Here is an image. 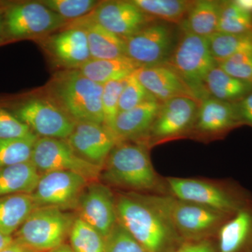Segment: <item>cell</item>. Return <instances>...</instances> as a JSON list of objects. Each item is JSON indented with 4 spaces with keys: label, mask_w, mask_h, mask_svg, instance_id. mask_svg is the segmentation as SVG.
<instances>
[{
    "label": "cell",
    "mask_w": 252,
    "mask_h": 252,
    "mask_svg": "<svg viewBox=\"0 0 252 252\" xmlns=\"http://www.w3.org/2000/svg\"><path fill=\"white\" fill-rule=\"evenodd\" d=\"M68 237L74 252H105V239L79 217L74 219Z\"/></svg>",
    "instance_id": "cell-30"
},
{
    "label": "cell",
    "mask_w": 252,
    "mask_h": 252,
    "mask_svg": "<svg viewBox=\"0 0 252 252\" xmlns=\"http://www.w3.org/2000/svg\"><path fill=\"white\" fill-rule=\"evenodd\" d=\"M0 252H38L34 251L32 249L30 248L27 245H25L14 239L12 243H10L7 246L1 249Z\"/></svg>",
    "instance_id": "cell-41"
},
{
    "label": "cell",
    "mask_w": 252,
    "mask_h": 252,
    "mask_svg": "<svg viewBox=\"0 0 252 252\" xmlns=\"http://www.w3.org/2000/svg\"><path fill=\"white\" fill-rule=\"evenodd\" d=\"M4 8L5 43L36 41L62 30L69 23L39 1H1Z\"/></svg>",
    "instance_id": "cell-7"
},
{
    "label": "cell",
    "mask_w": 252,
    "mask_h": 252,
    "mask_svg": "<svg viewBox=\"0 0 252 252\" xmlns=\"http://www.w3.org/2000/svg\"><path fill=\"white\" fill-rule=\"evenodd\" d=\"M39 1L69 22L90 14L100 2L96 0H41Z\"/></svg>",
    "instance_id": "cell-33"
},
{
    "label": "cell",
    "mask_w": 252,
    "mask_h": 252,
    "mask_svg": "<svg viewBox=\"0 0 252 252\" xmlns=\"http://www.w3.org/2000/svg\"><path fill=\"white\" fill-rule=\"evenodd\" d=\"M74 219L59 207H36L14 238L34 251L49 252L64 244Z\"/></svg>",
    "instance_id": "cell-9"
},
{
    "label": "cell",
    "mask_w": 252,
    "mask_h": 252,
    "mask_svg": "<svg viewBox=\"0 0 252 252\" xmlns=\"http://www.w3.org/2000/svg\"><path fill=\"white\" fill-rule=\"evenodd\" d=\"M85 17L123 39L138 32L155 18L142 11L132 1H100Z\"/></svg>",
    "instance_id": "cell-15"
},
{
    "label": "cell",
    "mask_w": 252,
    "mask_h": 252,
    "mask_svg": "<svg viewBox=\"0 0 252 252\" xmlns=\"http://www.w3.org/2000/svg\"><path fill=\"white\" fill-rule=\"evenodd\" d=\"M33 133L7 109L0 105V139L21 138Z\"/></svg>",
    "instance_id": "cell-38"
},
{
    "label": "cell",
    "mask_w": 252,
    "mask_h": 252,
    "mask_svg": "<svg viewBox=\"0 0 252 252\" xmlns=\"http://www.w3.org/2000/svg\"><path fill=\"white\" fill-rule=\"evenodd\" d=\"M36 207L31 194L0 197V231L14 235Z\"/></svg>",
    "instance_id": "cell-27"
},
{
    "label": "cell",
    "mask_w": 252,
    "mask_h": 252,
    "mask_svg": "<svg viewBox=\"0 0 252 252\" xmlns=\"http://www.w3.org/2000/svg\"><path fill=\"white\" fill-rule=\"evenodd\" d=\"M14 235H10L0 231V250L14 241Z\"/></svg>",
    "instance_id": "cell-43"
},
{
    "label": "cell",
    "mask_w": 252,
    "mask_h": 252,
    "mask_svg": "<svg viewBox=\"0 0 252 252\" xmlns=\"http://www.w3.org/2000/svg\"><path fill=\"white\" fill-rule=\"evenodd\" d=\"M38 138L32 134L21 138L0 139V169L30 161Z\"/></svg>",
    "instance_id": "cell-31"
},
{
    "label": "cell",
    "mask_w": 252,
    "mask_h": 252,
    "mask_svg": "<svg viewBox=\"0 0 252 252\" xmlns=\"http://www.w3.org/2000/svg\"><path fill=\"white\" fill-rule=\"evenodd\" d=\"M40 176L31 160L0 169V197L32 193Z\"/></svg>",
    "instance_id": "cell-25"
},
{
    "label": "cell",
    "mask_w": 252,
    "mask_h": 252,
    "mask_svg": "<svg viewBox=\"0 0 252 252\" xmlns=\"http://www.w3.org/2000/svg\"><path fill=\"white\" fill-rule=\"evenodd\" d=\"M217 32L229 34L252 32V15L234 1H223Z\"/></svg>",
    "instance_id": "cell-32"
},
{
    "label": "cell",
    "mask_w": 252,
    "mask_h": 252,
    "mask_svg": "<svg viewBox=\"0 0 252 252\" xmlns=\"http://www.w3.org/2000/svg\"><path fill=\"white\" fill-rule=\"evenodd\" d=\"M217 252H252V201L220 227Z\"/></svg>",
    "instance_id": "cell-21"
},
{
    "label": "cell",
    "mask_w": 252,
    "mask_h": 252,
    "mask_svg": "<svg viewBox=\"0 0 252 252\" xmlns=\"http://www.w3.org/2000/svg\"><path fill=\"white\" fill-rule=\"evenodd\" d=\"M217 63L240 54H252V32L242 34L217 32L207 38Z\"/></svg>",
    "instance_id": "cell-28"
},
{
    "label": "cell",
    "mask_w": 252,
    "mask_h": 252,
    "mask_svg": "<svg viewBox=\"0 0 252 252\" xmlns=\"http://www.w3.org/2000/svg\"><path fill=\"white\" fill-rule=\"evenodd\" d=\"M168 252H217L216 245L210 240L183 241Z\"/></svg>",
    "instance_id": "cell-39"
},
{
    "label": "cell",
    "mask_w": 252,
    "mask_h": 252,
    "mask_svg": "<svg viewBox=\"0 0 252 252\" xmlns=\"http://www.w3.org/2000/svg\"><path fill=\"white\" fill-rule=\"evenodd\" d=\"M233 104L242 126H248L252 127V92L245 98Z\"/></svg>",
    "instance_id": "cell-40"
},
{
    "label": "cell",
    "mask_w": 252,
    "mask_h": 252,
    "mask_svg": "<svg viewBox=\"0 0 252 252\" xmlns=\"http://www.w3.org/2000/svg\"><path fill=\"white\" fill-rule=\"evenodd\" d=\"M31 161L39 173L67 171L79 174L89 182H97L102 167L84 160L65 140L39 137L32 154Z\"/></svg>",
    "instance_id": "cell-11"
},
{
    "label": "cell",
    "mask_w": 252,
    "mask_h": 252,
    "mask_svg": "<svg viewBox=\"0 0 252 252\" xmlns=\"http://www.w3.org/2000/svg\"><path fill=\"white\" fill-rule=\"evenodd\" d=\"M165 64L180 76L198 102L210 97L205 81L217 63L212 56L207 38L182 32Z\"/></svg>",
    "instance_id": "cell-8"
},
{
    "label": "cell",
    "mask_w": 252,
    "mask_h": 252,
    "mask_svg": "<svg viewBox=\"0 0 252 252\" xmlns=\"http://www.w3.org/2000/svg\"><path fill=\"white\" fill-rule=\"evenodd\" d=\"M0 105L39 137L66 140L76 123L44 92L0 97Z\"/></svg>",
    "instance_id": "cell-5"
},
{
    "label": "cell",
    "mask_w": 252,
    "mask_h": 252,
    "mask_svg": "<svg viewBox=\"0 0 252 252\" xmlns=\"http://www.w3.org/2000/svg\"><path fill=\"white\" fill-rule=\"evenodd\" d=\"M124 40L126 56L140 67L165 64L177 42L171 27L154 22Z\"/></svg>",
    "instance_id": "cell-12"
},
{
    "label": "cell",
    "mask_w": 252,
    "mask_h": 252,
    "mask_svg": "<svg viewBox=\"0 0 252 252\" xmlns=\"http://www.w3.org/2000/svg\"><path fill=\"white\" fill-rule=\"evenodd\" d=\"M170 225L182 241L210 240L230 215L169 194L140 193Z\"/></svg>",
    "instance_id": "cell-2"
},
{
    "label": "cell",
    "mask_w": 252,
    "mask_h": 252,
    "mask_svg": "<svg viewBox=\"0 0 252 252\" xmlns=\"http://www.w3.org/2000/svg\"><path fill=\"white\" fill-rule=\"evenodd\" d=\"M76 208L79 218L95 228L104 239L118 223L116 198L103 184L92 182L86 186Z\"/></svg>",
    "instance_id": "cell-16"
},
{
    "label": "cell",
    "mask_w": 252,
    "mask_h": 252,
    "mask_svg": "<svg viewBox=\"0 0 252 252\" xmlns=\"http://www.w3.org/2000/svg\"><path fill=\"white\" fill-rule=\"evenodd\" d=\"M75 122L104 124L103 85L85 77L79 69H61L44 89Z\"/></svg>",
    "instance_id": "cell-3"
},
{
    "label": "cell",
    "mask_w": 252,
    "mask_h": 252,
    "mask_svg": "<svg viewBox=\"0 0 252 252\" xmlns=\"http://www.w3.org/2000/svg\"><path fill=\"white\" fill-rule=\"evenodd\" d=\"M149 149L143 142H119L104 162L100 177L107 185L129 193L167 194L165 182L154 170Z\"/></svg>",
    "instance_id": "cell-1"
},
{
    "label": "cell",
    "mask_w": 252,
    "mask_h": 252,
    "mask_svg": "<svg viewBox=\"0 0 252 252\" xmlns=\"http://www.w3.org/2000/svg\"><path fill=\"white\" fill-rule=\"evenodd\" d=\"M223 1H195L180 27L183 32L207 38L218 31Z\"/></svg>",
    "instance_id": "cell-23"
},
{
    "label": "cell",
    "mask_w": 252,
    "mask_h": 252,
    "mask_svg": "<svg viewBox=\"0 0 252 252\" xmlns=\"http://www.w3.org/2000/svg\"><path fill=\"white\" fill-rule=\"evenodd\" d=\"M231 77L252 84V54H240L217 63Z\"/></svg>",
    "instance_id": "cell-37"
},
{
    "label": "cell",
    "mask_w": 252,
    "mask_h": 252,
    "mask_svg": "<svg viewBox=\"0 0 252 252\" xmlns=\"http://www.w3.org/2000/svg\"><path fill=\"white\" fill-rule=\"evenodd\" d=\"M105 252H147L118 222L105 238Z\"/></svg>",
    "instance_id": "cell-36"
},
{
    "label": "cell",
    "mask_w": 252,
    "mask_h": 252,
    "mask_svg": "<svg viewBox=\"0 0 252 252\" xmlns=\"http://www.w3.org/2000/svg\"><path fill=\"white\" fill-rule=\"evenodd\" d=\"M234 1L242 9L252 15V0H235Z\"/></svg>",
    "instance_id": "cell-44"
},
{
    "label": "cell",
    "mask_w": 252,
    "mask_h": 252,
    "mask_svg": "<svg viewBox=\"0 0 252 252\" xmlns=\"http://www.w3.org/2000/svg\"><path fill=\"white\" fill-rule=\"evenodd\" d=\"M49 252H74L73 251L72 248L70 245H66V244H63V245H60L58 248L54 249V250H51Z\"/></svg>",
    "instance_id": "cell-45"
},
{
    "label": "cell",
    "mask_w": 252,
    "mask_h": 252,
    "mask_svg": "<svg viewBox=\"0 0 252 252\" xmlns=\"http://www.w3.org/2000/svg\"><path fill=\"white\" fill-rule=\"evenodd\" d=\"M154 99L142 86L135 74L129 76L119 99V112H125L140 105L145 101Z\"/></svg>",
    "instance_id": "cell-35"
},
{
    "label": "cell",
    "mask_w": 252,
    "mask_h": 252,
    "mask_svg": "<svg viewBox=\"0 0 252 252\" xmlns=\"http://www.w3.org/2000/svg\"><path fill=\"white\" fill-rule=\"evenodd\" d=\"M160 105L157 99H149L130 110L119 112L112 125L107 127L118 143L142 142L152 127Z\"/></svg>",
    "instance_id": "cell-19"
},
{
    "label": "cell",
    "mask_w": 252,
    "mask_h": 252,
    "mask_svg": "<svg viewBox=\"0 0 252 252\" xmlns=\"http://www.w3.org/2000/svg\"><path fill=\"white\" fill-rule=\"evenodd\" d=\"M116 203L118 222L147 252H168L183 242L140 193L120 194Z\"/></svg>",
    "instance_id": "cell-4"
},
{
    "label": "cell",
    "mask_w": 252,
    "mask_h": 252,
    "mask_svg": "<svg viewBox=\"0 0 252 252\" xmlns=\"http://www.w3.org/2000/svg\"><path fill=\"white\" fill-rule=\"evenodd\" d=\"M65 140L79 157L102 167L118 143L107 126L93 122L76 123Z\"/></svg>",
    "instance_id": "cell-18"
},
{
    "label": "cell",
    "mask_w": 252,
    "mask_h": 252,
    "mask_svg": "<svg viewBox=\"0 0 252 252\" xmlns=\"http://www.w3.org/2000/svg\"><path fill=\"white\" fill-rule=\"evenodd\" d=\"M65 28L85 31L91 59H114L126 56L125 41L100 25L82 17L68 23Z\"/></svg>",
    "instance_id": "cell-22"
},
{
    "label": "cell",
    "mask_w": 252,
    "mask_h": 252,
    "mask_svg": "<svg viewBox=\"0 0 252 252\" xmlns=\"http://www.w3.org/2000/svg\"><path fill=\"white\" fill-rule=\"evenodd\" d=\"M240 126L234 104L209 97L199 105L189 137L201 141L213 140L224 137Z\"/></svg>",
    "instance_id": "cell-17"
},
{
    "label": "cell",
    "mask_w": 252,
    "mask_h": 252,
    "mask_svg": "<svg viewBox=\"0 0 252 252\" xmlns=\"http://www.w3.org/2000/svg\"><path fill=\"white\" fill-rule=\"evenodd\" d=\"M145 14L168 23L183 21L195 1L187 0H132Z\"/></svg>",
    "instance_id": "cell-29"
},
{
    "label": "cell",
    "mask_w": 252,
    "mask_h": 252,
    "mask_svg": "<svg viewBox=\"0 0 252 252\" xmlns=\"http://www.w3.org/2000/svg\"><path fill=\"white\" fill-rule=\"evenodd\" d=\"M127 78L121 80L109 81L103 84L102 110L104 118V125L107 127L112 125L119 113V99L125 87Z\"/></svg>",
    "instance_id": "cell-34"
},
{
    "label": "cell",
    "mask_w": 252,
    "mask_h": 252,
    "mask_svg": "<svg viewBox=\"0 0 252 252\" xmlns=\"http://www.w3.org/2000/svg\"><path fill=\"white\" fill-rule=\"evenodd\" d=\"M4 44V8L0 1V46Z\"/></svg>",
    "instance_id": "cell-42"
},
{
    "label": "cell",
    "mask_w": 252,
    "mask_h": 252,
    "mask_svg": "<svg viewBox=\"0 0 252 252\" xmlns=\"http://www.w3.org/2000/svg\"><path fill=\"white\" fill-rule=\"evenodd\" d=\"M167 194L233 216L252 201V195L230 181L206 179H165Z\"/></svg>",
    "instance_id": "cell-6"
},
{
    "label": "cell",
    "mask_w": 252,
    "mask_h": 252,
    "mask_svg": "<svg viewBox=\"0 0 252 252\" xmlns=\"http://www.w3.org/2000/svg\"><path fill=\"white\" fill-rule=\"evenodd\" d=\"M205 86L210 97L235 103L252 92V84L231 77L218 65L207 76Z\"/></svg>",
    "instance_id": "cell-26"
},
{
    "label": "cell",
    "mask_w": 252,
    "mask_h": 252,
    "mask_svg": "<svg viewBox=\"0 0 252 252\" xmlns=\"http://www.w3.org/2000/svg\"><path fill=\"white\" fill-rule=\"evenodd\" d=\"M139 68L132 60L123 56L114 59H91L79 70L88 79L103 85L109 81L126 79Z\"/></svg>",
    "instance_id": "cell-24"
},
{
    "label": "cell",
    "mask_w": 252,
    "mask_h": 252,
    "mask_svg": "<svg viewBox=\"0 0 252 252\" xmlns=\"http://www.w3.org/2000/svg\"><path fill=\"white\" fill-rule=\"evenodd\" d=\"M89 181L79 174L53 171L41 174L31 194L36 207H55L65 210L76 207Z\"/></svg>",
    "instance_id": "cell-13"
},
{
    "label": "cell",
    "mask_w": 252,
    "mask_h": 252,
    "mask_svg": "<svg viewBox=\"0 0 252 252\" xmlns=\"http://www.w3.org/2000/svg\"><path fill=\"white\" fill-rule=\"evenodd\" d=\"M200 103L189 97H175L162 102L148 133L141 142L151 148L176 138L189 137Z\"/></svg>",
    "instance_id": "cell-10"
},
{
    "label": "cell",
    "mask_w": 252,
    "mask_h": 252,
    "mask_svg": "<svg viewBox=\"0 0 252 252\" xmlns=\"http://www.w3.org/2000/svg\"><path fill=\"white\" fill-rule=\"evenodd\" d=\"M50 61L61 69H79L91 59L85 31L65 28L34 41Z\"/></svg>",
    "instance_id": "cell-14"
},
{
    "label": "cell",
    "mask_w": 252,
    "mask_h": 252,
    "mask_svg": "<svg viewBox=\"0 0 252 252\" xmlns=\"http://www.w3.org/2000/svg\"><path fill=\"white\" fill-rule=\"evenodd\" d=\"M134 74L152 97L160 103L177 97H189L198 100L180 76L165 64L140 67Z\"/></svg>",
    "instance_id": "cell-20"
}]
</instances>
